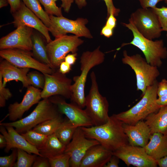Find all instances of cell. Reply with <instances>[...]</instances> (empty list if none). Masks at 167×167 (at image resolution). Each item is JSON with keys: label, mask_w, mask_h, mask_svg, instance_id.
<instances>
[{"label": "cell", "mask_w": 167, "mask_h": 167, "mask_svg": "<svg viewBox=\"0 0 167 167\" xmlns=\"http://www.w3.org/2000/svg\"><path fill=\"white\" fill-rule=\"evenodd\" d=\"M123 123L113 114L103 124L81 127L87 138L96 140L105 148L113 152L129 144L123 130Z\"/></svg>", "instance_id": "6da1fadb"}, {"label": "cell", "mask_w": 167, "mask_h": 167, "mask_svg": "<svg viewBox=\"0 0 167 167\" xmlns=\"http://www.w3.org/2000/svg\"><path fill=\"white\" fill-rule=\"evenodd\" d=\"M100 48L99 46L93 51H86L82 54L80 58V74L74 77V83L71 86V102L82 109L85 107L84 88L88 73L92 68L101 64L105 60V54Z\"/></svg>", "instance_id": "7a4b0ae2"}, {"label": "cell", "mask_w": 167, "mask_h": 167, "mask_svg": "<svg viewBox=\"0 0 167 167\" xmlns=\"http://www.w3.org/2000/svg\"><path fill=\"white\" fill-rule=\"evenodd\" d=\"M158 83L156 80L148 87L141 99L131 109L113 115L123 123L133 125L158 111L160 108L156 103Z\"/></svg>", "instance_id": "3957f363"}, {"label": "cell", "mask_w": 167, "mask_h": 167, "mask_svg": "<svg viewBox=\"0 0 167 167\" xmlns=\"http://www.w3.org/2000/svg\"><path fill=\"white\" fill-rule=\"evenodd\" d=\"M122 24L132 32L133 38L130 42L122 44L121 47L127 45H133L143 52L148 63L157 67H161L162 60L167 58V49L163 41L161 39L154 41L145 37L130 22Z\"/></svg>", "instance_id": "277c9868"}, {"label": "cell", "mask_w": 167, "mask_h": 167, "mask_svg": "<svg viewBox=\"0 0 167 167\" xmlns=\"http://www.w3.org/2000/svg\"><path fill=\"white\" fill-rule=\"evenodd\" d=\"M62 114L49 98H45L40 101L34 110L26 117L14 122L0 123V125L12 126L18 133L21 134L32 129L45 121L57 117Z\"/></svg>", "instance_id": "5b68a950"}, {"label": "cell", "mask_w": 167, "mask_h": 167, "mask_svg": "<svg viewBox=\"0 0 167 167\" xmlns=\"http://www.w3.org/2000/svg\"><path fill=\"white\" fill-rule=\"evenodd\" d=\"M122 62L129 66L134 71L136 79L137 90L143 95L148 87L152 85L160 74L157 67L151 65L141 55H129L126 50L123 53Z\"/></svg>", "instance_id": "8992f818"}, {"label": "cell", "mask_w": 167, "mask_h": 167, "mask_svg": "<svg viewBox=\"0 0 167 167\" xmlns=\"http://www.w3.org/2000/svg\"><path fill=\"white\" fill-rule=\"evenodd\" d=\"M91 85L88 94L85 96V111L91 120L93 126L106 123L108 115L109 105L106 97L100 93L96 76L92 71L90 74Z\"/></svg>", "instance_id": "52a82bcc"}, {"label": "cell", "mask_w": 167, "mask_h": 167, "mask_svg": "<svg viewBox=\"0 0 167 167\" xmlns=\"http://www.w3.org/2000/svg\"><path fill=\"white\" fill-rule=\"evenodd\" d=\"M76 35H66L55 38L46 45L51 68L54 71L59 69L62 62L70 52L76 53L78 47L84 41Z\"/></svg>", "instance_id": "ba28073f"}, {"label": "cell", "mask_w": 167, "mask_h": 167, "mask_svg": "<svg viewBox=\"0 0 167 167\" xmlns=\"http://www.w3.org/2000/svg\"><path fill=\"white\" fill-rule=\"evenodd\" d=\"M144 37L153 40L160 37L163 30L157 16L152 8H139L129 19Z\"/></svg>", "instance_id": "9c48e42d"}, {"label": "cell", "mask_w": 167, "mask_h": 167, "mask_svg": "<svg viewBox=\"0 0 167 167\" xmlns=\"http://www.w3.org/2000/svg\"><path fill=\"white\" fill-rule=\"evenodd\" d=\"M50 24L49 32L55 38L66 35L70 33L79 37L91 39L93 38L90 30L86 27L88 22L86 18H79L73 20L63 17L49 15Z\"/></svg>", "instance_id": "30bf717a"}, {"label": "cell", "mask_w": 167, "mask_h": 167, "mask_svg": "<svg viewBox=\"0 0 167 167\" xmlns=\"http://www.w3.org/2000/svg\"><path fill=\"white\" fill-rule=\"evenodd\" d=\"M0 56L19 67L34 69L43 74H51L55 71L48 65L33 58L32 53L30 51L17 49H1Z\"/></svg>", "instance_id": "8fae6325"}, {"label": "cell", "mask_w": 167, "mask_h": 167, "mask_svg": "<svg viewBox=\"0 0 167 167\" xmlns=\"http://www.w3.org/2000/svg\"><path fill=\"white\" fill-rule=\"evenodd\" d=\"M45 78L44 88L41 91L42 98L59 95L66 99H70L71 87L72 80L65 74L61 73L58 69L51 74H43Z\"/></svg>", "instance_id": "7c38bea8"}, {"label": "cell", "mask_w": 167, "mask_h": 167, "mask_svg": "<svg viewBox=\"0 0 167 167\" xmlns=\"http://www.w3.org/2000/svg\"><path fill=\"white\" fill-rule=\"evenodd\" d=\"M99 144L96 140L87 138L81 127H77L64 151L70 156V167H80L81 161L87 150L92 146Z\"/></svg>", "instance_id": "4fadbf2b"}, {"label": "cell", "mask_w": 167, "mask_h": 167, "mask_svg": "<svg viewBox=\"0 0 167 167\" xmlns=\"http://www.w3.org/2000/svg\"><path fill=\"white\" fill-rule=\"evenodd\" d=\"M113 155L122 161L129 166L156 167V161L146 152L143 147L129 144L124 145L113 152Z\"/></svg>", "instance_id": "5bb4252c"}, {"label": "cell", "mask_w": 167, "mask_h": 167, "mask_svg": "<svg viewBox=\"0 0 167 167\" xmlns=\"http://www.w3.org/2000/svg\"><path fill=\"white\" fill-rule=\"evenodd\" d=\"M61 114H65L75 127L93 126L85 109L71 102L67 103L61 96L55 95L49 98Z\"/></svg>", "instance_id": "9a60e30c"}, {"label": "cell", "mask_w": 167, "mask_h": 167, "mask_svg": "<svg viewBox=\"0 0 167 167\" xmlns=\"http://www.w3.org/2000/svg\"><path fill=\"white\" fill-rule=\"evenodd\" d=\"M33 29L21 25L2 37L0 40V49H17L30 51L32 50Z\"/></svg>", "instance_id": "2e32d148"}, {"label": "cell", "mask_w": 167, "mask_h": 167, "mask_svg": "<svg viewBox=\"0 0 167 167\" xmlns=\"http://www.w3.org/2000/svg\"><path fill=\"white\" fill-rule=\"evenodd\" d=\"M12 15L14 18L13 23L15 27L24 25L34 28L42 34L48 43L52 41L48 28L23 2L18 9Z\"/></svg>", "instance_id": "e0dca14e"}, {"label": "cell", "mask_w": 167, "mask_h": 167, "mask_svg": "<svg viewBox=\"0 0 167 167\" xmlns=\"http://www.w3.org/2000/svg\"><path fill=\"white\" fill-rule=\"evenodd\" d=\"M41 91L39 88L32 86L30 85L28 87L23 100L20 103L15 102L9 105L7 116L10 120L11 122H14L18 119L22 118L26 111L40 101L42 98Z\"/></svg>", "instance_id": "ac0fdd59"}, {"label": "cell", "mask_w": 167, "mask_h": 167, "mask_svg": "<svg viewBox=\"0 0 167 167\" xmlns=\"http://www.w3.org/2000/svg\"><path fill=\"white\" fill-rule=\"evenodd\" d=\"M0 131L6 140L7 144L4 150L6 152L8 153L11 149L16 148L23 150L29 154L42 156L39 150L30 144L13 127L0 125Z\"/></svg>", "instance_id": "d6986e66"}, {"label": "cell", "mask_w": 167, "mask_h": 167, "mask_svg": "<svg viewBox=\"0 0 167 167\" xmlns=\"http://www.w3.org/2000/svg\"><path fill=\"white\" fill-rule=\"evenodd\" d=\"M123 128L129 144L144 148L148 143L151 133L145 122L141 120L133 125L123 123Z\"/></svg>", "instance_id": "ffe728a7"}, {"label": "cell", "mask_w": 167, "mask_h": 167, "mask_svg": "<svg viewBox=\"0 0 167 167\" xmlns=\"http://www.w3.org/2000/svg\"><path fill=\"white\" fill-rule=\"evenodd\" d=\"M113 155V152L100 144L95 145L87 151L80 167H104Z\"/></svg>", "instance_id": "44dd1931"}, {"label": "cell", "mask_w": 167, "mask_h": 167, "mask_svg": "<svg viewBox=\"0 0 167 167\" xmlns=\"http://www.w3.org/2000/svg\"><path fill=\"white\" fill-rule=\"evenodd\" d=\"M30 68H20L4 60L0 63V74L2 77L3 84L5 87L6 83L13 80L22 82L23 87L27 88L31 83L27 76Z\"/></svg>", "instance_id": "7402d4cb"}, {"label": "cell", "mask_w": 167, "mask_h": 167, "mask_svg": "<svg viewBox=\"0 0 167 167\" xmlns=\"http://www.w3.org/2000/svg\"><path fill=\"white\" fill-rule=\"evenodd\" d=\"M144 148L147 154L156 161L167 156V135L159 132L152 134Z\"/></svg>", "instance_id": "603a6c76"}, {"label": "cell", "mask_w": 167, "mask_h": 167, "mask_svg": "<svg viewBox=\"0 0 167 167\" xmlns=\"http://www.w3.org/2000/svg\"><path fill=\"white\" fill-rule=\"evenodd\" d=\"M145 119L151 134L159 132L167 135V105L161 107L157 112L151 113Z\"/></svg>", "instance_id": "cb8c5ba5"}, {"label": "cell", "mask_w": 167, "mask_h": 167, "mask_svg": "<svg viewBox=\"0 0 167 167\" xmlns=\"http://www.w3.org/2000/svg\"><path fill=\"white\" fill-rule=\"evenodd\" d=\"M66 146L54 133L48 136L44 145L39 151L42 156L49 159L64 153Z\"/></svg>", "instance_id": "d4e9b609"}, {"label": "cell", "mask_w": 167, "mask_h": 167, "mask_svg": "<svg viewBox=\"0 0 167 167\" xmlns=\"http://www.w3.org/2000/svg\"><path fill=\"white\" fill-rule=\"evenodd\" d=\"M32 41V50L33 56L39 61L48 65L51 68L46 45H45L42 39L38 34L33 33Z\"/></svg>", "instance_id": "484cf974"}, {"label": "cell", "mask_w": 167, "mask_h": 167, "mask_svg": "<svg viewBox=\"0 0 167 167\" xmlns=\"http://www.w3.org/2000/svg\"><path fill=\"white\" fill-rule=\"evenodd\" d=\"M77 128L67 118L64 119L54 133L59 140L66 146L71 141Z\"/></svg>", "instance_id": "4316f807"}, {"label": "cell", "mask_w": 167, "mask_h": 167, "mask_svg": "<svg viewBox=\"0 0 167 167\" xmlns=\"http://www.w3.org/2000/svg\"><path fill=\"white\" fill-rule=\"evenodd\" d=\"M64 120L61 114L57 117L42 122L32 130L38 133L49 136L55 133Z\"/></svg>", "instance_id": "83f0119b"}, {"label": "cell", "mask_w": 167, "mask_h": 167, "mask_svg": "<svg viewBox=\"0 0 167 167\" xmlns=\"http://www.w3.org/2000/svg\"><path fill=\"white\" fill-rule=\"evenodd\" d=\"M26 6L48 28L50 24L49 15L44 10L38 0H22Z\"/></svg>", "instance_id": "f1b7e54d"}, {"label": "cell", "mask_w": 167, "mask_h": 167, "mask_svg": "<svg viewBox=\"0 0 167 167\" xmlns=\"http://www.w3.org/2000/svg\"><path fill=\"white\" fill-rule=\"evenodd\" d=\"M31 145L39 150L44 145L48 136L38 133L32 129L21 134Z\"/></svg>", "instance_id": "f546056e"}, {"label": "cell", "mask_w": 167, "mask_h": 167, "mask_svg": "<svg viewBox=\"0 0 167 167\" xmlns=\"http://www.w3.org/2000/svg\"><path fill=\"white\" fill-rule=\"evenodd\" d=\"M37 155H32L26 151L17 149V161L14 167H32Z\"/></svg>", "instance_id": "4dcf8cb0"}, {"label": "cell", "mask_w": 167, "mask_h": 167, "mask_svg": "<svg viewBox=\"0 0 167 167\" xmlns=\"http://www.w3.org/2000/svg\"><path fill=\"white\" fill-rule=\"evenodd\" d=\"M44 6L45 11L49 15L62 16V7H58L54 0H38Z\"/></svg>", "instance_id": "1f68e13d"}, {"label": "cell", "mask_w": 167, "mask_h": 167, "mask_svg": "<svg viewBox=\"0 0 167 167\" xmlns=\"http://www.w3.org/2000/svg\"><path fill=\"white\" fill-rule=\"evenodd\" d=\"M27 76L32 86L38 88L43 89L45 84V78L43 74L33 71L28 72Z\"/></svg>", "instance_id": "d6a6232c"}, {"label": "cell", "mask_w": 167, "mask_h": 167, "mask_svg": "<svg viewBox=\"0 0 167 167\" xmlns=\"http://www.w3.org/2000/svg\"><path fill=\"white\" fill-rule=\"evenodd\" d=\"M70 158V156L64 152L48 159L51 167H69Z\"/></svg>", "instance_id": "836d02e7"}, {"label": "cell", "mask_w": 167, "mask_h": 167, "mask_svg": "<svg viewBox=\"0 0 167 167\" xmlns=\"http://www.w3.org/2000/svg\"><path fill=\"white\" fill-rule=\"evenodd\" d=\"M103 0L105 2L107 7V18L111 13H113L115 16H118L120 11V10L115 6L113 0ZM74 2L79 9H81L86 6L87 4L86 0H74Z\"/></svg>", "instance_id": "e575fe53"}, {"label": "cell", "mask_w": 167, "mask_h": 167, "mask_svg": "<svg viewBox=\"0 0 167 167\" xmlns=\"http://www.w3.org/2000/svg\"><path fill=\"white\" fill-rule=\"evenodd\" d=\"M152 9L157 16L163 31L167 32V7L163 6Z\"/></svg>", "instance_id": "d590c367"}, {"label": "cell", "mask_w": 167, "mask_h": 167, "mask_svg": "<svg viewBox=\"0 0 167 167\" xmlns=\"http://www.w3.org/2000/svg\"><path fill=\"white\" fill-rule=\"evenodd\" d=\"M11 153L8 156H0V167H14L17 157V149H12Z\"/></svg>", "instance_id": "8d00e7d4"}, {"label": "cell", "mask_w": 167, "mask_h": 167, "mask_svg": "<svg viewBox=\"0 0 167 167\" xmlns=\"http://www.w3.org/2000/svg\"><path fill=\"white\" fill-rule=\"evenodd\" d=\"M3 84L2 77L0 74V107L5 106L6 101L12 96V94L10 90L6 88Z\"/></svg>", "instance_id": "74e56055"}, {"label": "cell", "mask_w": 167, "mask_h": 167, "mask_svg": "<svg viewBox=\"0 0 167 167\" xmlns=\"http://www.w3.org/2000/svg\"><path fill=\"white\" fill-rule=\"evenodd\" d=\"M32 167H49L50 165L48 158L38 156L36 157Z\"/></svg>", "instance_id": "f35d334b"}, {"label": "cell", "mask_w": 167, "mask_h": 167, "mask_svg": "<svg viewBox=\"0 0 167 167\" xmlns=\"http://www.w3.org/2000/svg\"><path fill=\"white\" fill-rule=\"evenodd\" d=\"M157 93L158 97L167 94V80L166 79H163L158 83Z\"/></svg>", "instance_id": "ab89813d"}, {"label": "cell", "mask_w": 167, "mask_h": 167, "mask_svg": "<svg viewBox=\"0 0 167 167\" xmlns=\"http://www.w3.org/2000/svg\"><path fill=\"white\" fill-rule=\"evenodd\" d=\"M166 0H139L143 8H153L156 7L157 4L160 2Z\"/></svg>", "instance_id": "60d3db41"}, {"label": "cell", "mask_w": 167, "mask_h": 167, "mask_svg": "<svg viewBox=\"0 0 167 167\" xmlns=\"http://www.w3.org/2000/svg\"><path fill=\"white\" fill-rule=\"evenodd\" d=\"M10 6V11L12 14L16 11L20 7L22 0H8Z\"/></svg>", "instance_id": "b9f144b4"}, {"label": "cell", "mask_w": 167, "mask_h": 167, "mask_svg": "<svg viewBox=\"0 0 167 167\" xmlns=\"http://www.w3.org/2000/svg\"><path fill=\"white\" fill-rule=\"evenodd\" d=\"M71 69V65L63 61L60 64L58 70L61 73L65 75L69 72Z\"/></svg>", "instance_id": "7bdbcfd3"}, {"label": "cell", "mask_w": 167, "mask_h": 167, "mask_svg": "<svg viewBox=\"0 0 167 167\" xmlns=\"http://www.w3.org/2000/svg\"><path fill=\"white\" fill-rule=\"evenodd\" d=\"M113 13H111L107 18V20L105 25L113 29L116 26L117 20Z\"/></svg>", "instance_id": "ee69618b"}, {"label": "cell", "mask_w": 167, "mask_h": 167, "mask_svg": "<svg viewBox=\"0 0 167 167\" xmlns=\"http://www.w3.org/2000/svg\"><path fill=\"white\" fill-rule=\"evenodd\" d=\"M119 159L117 156L113 155L104 167H119Z\"/></svg>", "instance_id": "f6af8a7d"}, {"label": "cell", "mask_w": 167, "mask_h": 167, "mask_svg": "<svg viewBox=\"0 0 167 167\" xmlns=\"http://www.w3.org/2000/svg\"><path fill=\"white\" fill-rule=\"evenodd\" d=\"M56 2L58 0H54ZM62 2L61 7L62 8L64 11L68 13L70 10L72 4L74 2V0H60Z\"/></svg>", "instance_id": "bcb514c9"}, {"label": "cell", "mask_w": 167, "mask_h": 167, "mask_svg": "<svg viewBox=\"0 0 167 167\" xmlns=\"http://www.w3.org/2000/svg\"><path fill=\"white\" fill-rule=\"evenodd\" d=\"M113 30L105 25L101 30V34L107 38H109L113 35Z\"/></svg>", "instance_id": "7dc6e473"}, {"label": "cell", "mask_w": 167, "mask_h": 167, "mask_svg": "<svg viewBox=\"0 0 167 167\" xmlns=\"http://www.w3.org/2000/svg\"><path fill=\"white\" fill-rule=\"evenodd\" d=\"M77 53L67 54L65 58L64 61L72 65L74 64L77 59Z\"/></svg>", "instance_id": "c3c4849f"}, {"label": "cell", "mask_w": 167, "mask_h": 167, "mask_svg": "<svg viewBox=\"0 0 167 167\" xmlns=\"http://www.w3.org/2000/svg\"><path fill=\"white\" fill-rule=\"evenodd\" d=\"M156 103L160 107L167 105V94L158 97L156 99Z\"/></svg>", "instance_id": "681fc988"}, {"label": "cell", "mask_w": 167, "mask_h": 167, "mask_svg": "<svg viewBox=\"0 0 167 167\" xmlns=\"http://www.w3.org/2000/svg\"><path fill=\"white\" fill-rule=\"evenodd\" d=\"M157 165L160 167H167V156L156 161Z\"/></svg>", "instance_id": "f907efd6"}, {"label": "cell", "mask_w": 167, "mask_h": 167, "mask_svg": "<svg viewBox=\"0 0 167 167\" xmlns=\"http://www.w3.org/2000/svg\"><path fill=\"white\" fill-rule=\"evenodd\" d=\"M7 141L4 136L2 134H0V148H5L6 146Z\"/></svg>", "instance_id": "816d5d0a"}, {"label": "cell", "mask_w": 167, "mask_h": 167, "mask_svg": "<svg viewBox=\"0 0 167 167\" xmlns=\"http://www.w3.org/2000/svg\"><path fill=\"white\" fill-rule=\"evenodd\" d=\"M8 3V0H0V8L7 6Z\"/></svg>", "instance_id": "f5cc1de1"}, {"label": "cell", "mask_w": 167, "mask_h": 167, "mask_svg": "<svg viewBox=\"0 0 167 167\" xmlns=\"http://www.w3.org/2000/svg\"><path fill=\"white\" fill-rule=\"evenodd\" d=\"M165 3L166 4H167V0H166V1H165Z\"/></svg>", "instance_id": "db71d44e"}, {"label": "cell", "mask_w": 167, "mask_h": 167, "mask_svg": "<svg viewBox=\"0 0 167 167\" xmlns=\"http://www.w3.org/2000/svg\"><path fill=\"white\" fill-rule=\"evenodd\" d=\"M166 36H167V34H166Z\"/></svg>", "instance_id": "11a10c76"}]
</instances>
